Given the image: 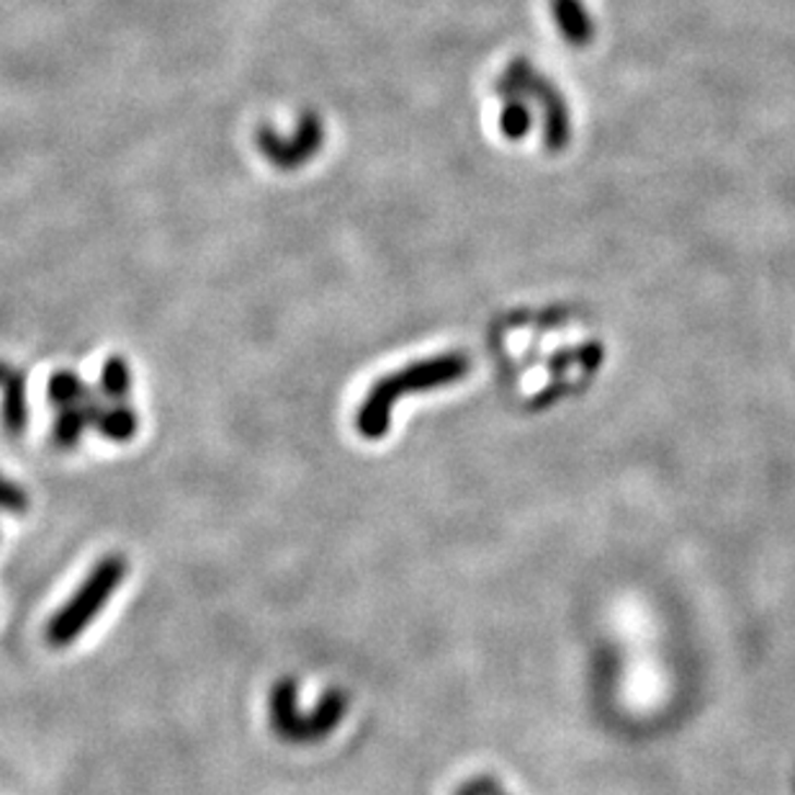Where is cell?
I'll list each match as a JSON object with an SVG mask.
<instances>
[{"label":"cell","instance_id":"cell-8","mask_svg":"<svg viewBox=\"0 0 795 795\" xmlns=\"http://www.w3.org/2000/svg\"><path fill=\"white\" fill-rule=\"evenodd\" d=\"M88 389L85 384L77 378L73 371H57V374L49 378V399L57 407H68V405H77L88 397Z\"/></svg>","mask_w":795,"mask_h":795},{"label":"cell","instance_id":"cell-9","mask_svg":"<svg viewBox=\"0 0 795 795\" xmlns=\"http://www.w3.org/2000/svg\"><path fill=\"white\" fill-rule=\"evenodd\" d=\"M129 386H132V374L124 358H109L101 371V392L113 402H121L127 399Z\"/></svg>","mask_w":795,"mask_h":795},{"label":"cell","instance_id":"cell-4","mask_svg":"<svg viewBox=\"0 0 795 795\" xmlns=\"http://www.w3.org/2000/svg\"><path fill=\"white\" fill-rule=\"evenodd\" d=\"M0 392H3V410H0V420H3L5 433L11 438H21L26 433L28 410H26V378L21 371H13L5 363H0Z\"/></svg>","mask_w":795,"mask_h":795},{"label":"cell","instance_id":"cell-12","mask_svg":"<svg viewBox=\"0 0 795 795\" xmlns=\"http://www.w3.org/2000/svg\"><path fill=\"white\" fill-rule=\"evenodd\" d=\"M503 124H505V132L507 134H513V137H518V134L526 132L528 119H526V113H522L520 109H513V111H505Z\"/></svg>","mask_w":795,"mask_h":795},{"label":"cell","instance_id":"cell-1","mask_svg":"<svg viewBox=\"0 0 795 795\" xmlns=\"http://www.w3.org/2000/svg\"><path fill=\"white\" fill-rule=\"evenodd\" d=\"M467 374V361L461 356H441L433 361L414 363L397 374L382 378L374 384V389L366 394L361 410H358L356 425L358 433L369 441H378L389 433L394 402L405 394L435 389V386L456 382Z\"/></svg>","mask_w":795,"mask_h":795},{"label":"cell","instance_id":"cell-7","mask_svg":"<svg viewBox=\"0 0 795 795\" xmlns=\"http://www.w3.org/2000/svg\"><path fill=\"white\" fill-rule=\"evenodd\" d=\"M93 427L109 441H132L134 433H137V414L129 410V407H98L96 418H93Z\"/></svg>","mask_w":795,"mask_h":795},{"label":"cell","instance_id":"cell-11","mask_svg":"<svg viewBox=\"0 0 795 795\" xmlns=\"http://www.w3.org/2000/svg\"><path fill=\"white\" fill-rule=\"evenodd\" d=\"M558 13H562V26L569 34V39L582 41L587 34V21L582 19L579 5L571 3V0H558Z\"/></svg>","mask_w":795,"mask_h":795},{"label":"cell","instance_id":"cell-13","mask_svg":"<svg viewBox=\"0 0 795 795\" xmlns=\"http://www.w3.org/2000/svg\"><path fill=\"white\" fill-rule=\"evenodd\" d=\"M458 795H479V793H477V787H474V785H469V787H463V791L458 793Z\"/></svg>","mask_w":795,"mask_h":795},{"label":"cell","instance_id":"cell-6","mask_svg":"<svg viewBox=\"0 0 795 795\" xmlns=\"http://www.w3.org/2000/svg\"><path fill=\"white\" fill-rule=\"evenodd\" d=\"M91 394L77 405H68L60 407V414H57L55 427H52V438L60 448H73L77 441H81L85 425H91L88 418V405H91Z\"/></svg>","mask_w":795,"mask_h":795},{"label":"cell","instance_id":"cell-2","mask_svg":"<svg viewBox=\"0 0 795 795\" xmlns=\"http://www.w3.org/2000/svg\"><path fill=\"white\" fill-rule=\"evenodd\" d=\"M124 577H127L124 556L111 554L101 558V562L91 569V575L85 577V582L77 587L73 598H70L68 603L52 615V621L47 623V641L57 649L70 647V643H73L77 636L96 621V615L104 611L106 603L111 600V594L117 592V587L124 582Z\"/></svg>","mask_w":795,"mask_h":795},{"label":"cell","instance_id":"cell-10","mask_svg":"<svg viewBox=\"0 0 795 795\" xmlns=\"http://www.w3.org/2000/svg\"><path fill=\"white\" fill-rule=\"evenodd\" d=\"M0 510L11 515H24L28 510L26 492L13 482H9L5 477H0Z\"/></svg>","mask_w":795,"mask_h":795},{"label":"cell","instance_id":"cell-5","mask_svg":"<svg viewBox=\"0 0 795 795\" xmlns=\"http://www.w3.org/2000/svg\"><path fill=\"white\" fill-rule=\"evenodd\" d=\"M320 140H322V132H320V124L314 117H306V121L302 124V129H299V134L293 137L291 145H281V142L270 140L268 132H261V145L265 153L274 157V162L289 165V168L291 165L304 162V157H310L314 149L320 147Z\"/></svg>","mask_w":795,"mask_h":795},{"label":"cell","instance_id":"cell-3","mask_svg":"<svg viewBox=\"0 0 795 795\" xmlns=\"http://www.w3.org/2000/svg\"><path fill=\"white\" fill-rule=\"evenodd\" d=\"M297 683L293 679H281L270 690V726L278 734V739L289 744H312L327 739L335 728L340 726L346 715L348 698L340 690H327L314 706L312 713H302L297 703Z\"/></svg>","mask_w":795,"mask_h":795}]
</instances>
